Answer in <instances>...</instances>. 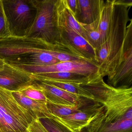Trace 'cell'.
I'll use <instances>...</instances> for the list:
<instances>
[{
	"label": "cell",
	"instance_id": "cb8c5ba5",
	"mask_svg": "<svg viewBox=\"0 0 132 132\" xmlns=\"http://www.w3.org/2000/svg\"><path fill=\"white\" fill-rule=\"evenodd\" d=\"M26 97L42 103H46L47 99L41 90L34 85L28 87L20 92Z\"/></svg>",
	"mask_w": 132,
	"mask_h": 132
},
{
	"label": "cell",
	"instance_id": "f546056e",
	"mask_svg": "<svg viewBox=\"0 0 132 132\" xmlns=\"http://www.w3.org/2000/svg\"><path fill=\"white\" fill-rule=\"evenodd\" d=\"M7 132H14V131H8Z\"/></svg>",
	"mask_w": 132,
	"mask_h": 132
},
{
	"label": "cell",
	"instance_id": "7c38bea8",
	"mask_svg": "<svg viewBox=\"0 0 132 132\" xmlns=\"http://www.w3.org/2000/svg\"><path fill=\"white\" fill-rule=\"evenodd\" d=\"M108 85L116 88H129L132 84V44L124 53L122 62L115 73L108 79Z\"/></svg>",
	"mask_w": 132,
	"mask_h": 132
},
{
	"label": "cell",
	"instance_id": "ba28073f",
	"mask_svg": "<svg viewBox=\"0 0 132 132\" xmlns=\"http://www.w3.org/2000/svg\"><path fill=\"white\" fill-rule=\"evenodd\" d=\"M103 104L93 102L83 107L79 112L62 117H54L76 132H81L96 117L104 111Z\"/></svg>",
	"mask_w": 132,
	"mask_h": 132
},
{
	"label": "cell",
	"instance_id": "9c48e42d",
	"mask_svg": "<svg viewBox=\"0 0 132 132\" xmlns=\"http://www.w3.org/2000/svg\"><path fill=\"white\" fill-rule=\"evenodd\" d=\"M35 81L33 75L7 63L0 70V86L12 92H20L33 85Z\"/></svg>",
	"mask_w": 132,
	"mask_h": 132
},
{
	"label": "cell",
	"instance_id": "ac0fdd59",
	"mask_svg": "<svg viewBox=\"0 0 132 132\" xmlns=\"http://www.w3.org/2000/svg\"><path fill=\"white\" fill-rule=\"evenodd\" d=\"M12 94L17 101L22 106L32 113L37 119L54 118L48 111L46 103L31 99L20 92H13Z\"/></svg>",
	"mask_w": 132,
	"mask_h": 132
},
{
	"label": "cell",
	"instance_id": "30bf717a",
	"mask_svg": "<svg viewBox=\"0 0 132 132\" xmlns=\"http://www.w3.org/2000/svg\"><path fill=\"white\" fill-rule=\"evenodd\" d=\"M34 85L41 90L47 100L56 104L83 106L95 102L39 80L35 79Z\"/></svg>",
	"mask_w": 132,
	"mask_h": 132
},
{
	"label": "cell",
	"instance_id": "7402d4cb",
	"mask_svg": "<svg viewBox=\"0 0 132 132\" xmlns=\"http://www.w3.org/2000/svg\"><path fill=\"white\" fill-rule=\"evenodd\" d=\"M81 24L86 36V41L95 52L98 51L103 44L102 37L97 29L98 24L96 23L90 24Z\"/></svg>",
	"mask_w": 132,
	"mask_h": 132
},
{
	"label": "cell",
	"instance_id": "277c9868",
	"mask_svg": "<svg viewBox=\"0 0 132 132\" xmlns=\"http://www.w3.org/2000/svg\"><path fill=\"white\" fill-rule=\"evenodd\" d=\"M37 119L17 101L12 92L0 86V132H24Z\"/></svg>",
	"mask_w": 132,
	"mask_h": 132
},
{
	"label": "cell",
	"instance_id": "9a60e30c",
	"mask_svg": "<svg viewBox=\"0 0 132 132\" xmlns=\"http://www.w3.org/2000/svg\"><path fill=\"white\" fill-rule=\"evenodd\" d=\"M57 13L59 27L70 28L86 40V36L81 25L76 20L67 5L66 0H57Z\"/></svg>",
	"mask_w": 132,
	"mask_h": 132
},
{
	"label": "cell",
	"instance_id": "8fae6325",
	"mask_svg": "<svg viewBox=\"0 0 132 132\" xmlns=\"http://www.w3.org/2000/svg\"><path fill=\"white\" fill-rule=\"evenodd\" d=\"M59 27L62 42H64L69 45L89 61L96 64L95 51L84 38L70 28L65 27Z\"/></svg>",
	"mask_w": 132,
	"mask_h": 132
},
{
	"label": "cell",
	"instance_id": "d4e9b609",
	"mask_svg": "<svg viewBox=\"0 0 132 132\" xmlns=\"http://www.w3.org/2000/svg\"><path fill=\"white\" fill-rule=\"evenodd\" d=\"M11 37L4 14L2 0H0V40Z\"/></svg>",
	"mask_w": 132,
	"mask_h": 132
},
{
	"label": "cell",
	"instance_id": "6da1fadb",
	"mask_svg": "<svg viewBox=\"0 0 132 132\" xmlns=\"http://www.w3.org/2000/svg\"><path fill=\"white\" fill-rule=\"evenodd\" d=\"M132 6V1L115 0L107 38L95 52V62L103 78L108 76L109 79L113 76L132 44V28H127Z\"/></svg>",
	"mask_w": 132,
	"mask_h": 132
},
{
	"label": "cell",
	"instance_id": "7a4b0ae2",
	"mask_svg": "<svg viewBox=\"0 0 132 132\" xmlns=\"http://www.w3.org/2000/svg\"><path fill=\"white\" fill-rule=\"evenodd\" d=\"M94 97L95 102L104 106L103 114L113 121L132 120V87L116 88L106 83L103 78L81 85Z\"/></svg>",
	"mask_w": 132,
	"mask_h": 132
},
{
	"label": "cell",
	"instance_id": "83f0119b",
	"mask_svg": "<svg viewBox=\"0 0 132 132\" xmlns=\"http://www.w3.org/2000/svg\"><path fill=\"white\" fill-rule=\"evenodd\" d=\"M5 64V62L4 61L0 59V70H1L3 68L4 65Z\"/></svg>",
	"mask_w": 132,
	"mask_h": 132
},
{
	"label": "cell",
	"instance_id": "4316f807",
	"mask_svg": "<svg viewBox=\"0 0 132 132\" xmlns=\"http://www.w3.org/2000/svg\"><path fill=\"white\" fill-rule=\"evenodd\" d=\"M66 3L74 16L75 15L77 7V0H66Z\"/></svg>",
	"mask_w": 132,
	"mask_h": 132
},
{
	"label": "cell",
	"instance_id": "f1b7e54d",
	"mask_svg": "<svg viewBox=\"0 0 132 132\" xmlns=\"http://www.w3.org/2000/svg\"><path fill=\"white\" fill-rule=\"evenodd\" d=\"M24 132H30L29 131H28V129H27V130H26V131H25Z\"/></svg>",
	"mask_w": 132,
	"mask_h": 132
},
{
	"label": "cell",
	"instance_id": "5bb4252c",
	"mask_svg": "<svg viewBox=\"0 0 132 132\" xmlns=\"http://www.w3.org/2000/svg\"><path fill=\"white\" fill-rule=\"evenodd\" d=\"M103 113L86 127L87 132H132V120L113 121L106 118Z\"/></svg>",
	"mask_w": 132,
	"mask_h": 132
},
{
	"label": "cell",
	"instance_id": "603a6c76",
	"mask_svg": "<svg viewBox=\"0 0 132 132\" xmlns=\"http://www.w3.org/2000/svg\"><path fill=\"white\" fill-rule=\"evenodd\" d=\"M38 119L48 132H76L54 117H47Z\"/></svg>",
	"mask_w": 132,
	"mask_h": 132
},
{
	"label": "cell",
	"instance_id": "44dd1931",
	"mask_svg": "<svg viewBox=\"0 0 132 132\" xmlns=\"http://www.w3.org/2000/svg\"><path fill=\"white\" fill-rule=\"evenodd\" d=\"M46 105L49 112L54 117L68 116L79 112L85 106L56 104L48 100H47Z\"/></svg>",
	"mask_w": 132,
	"mask_h": 132
},
{
	"label": "cell",
	"instance_id": "d6986e66",
	"mask_svg": "<svg viewBox=\"0 0 132 132\" xmlns=\"http://www.w3.org/2000/svg\"><path fill=\"white\" fill-rule=\"evenodd\" d=\"M114 1L115 0H107L104 1L100 17L98 21L97 29L102 37L103 44L105 41L108 36Z\"/></svg>",
	"mask_w": 132,
	"mask_h": 132
},
{
	"label": "cell",
	"instance_id": "e0dca14e",
	"mask_svg": "<svg viewBox=\"0 0 132 132\" xmlns=\"http://www.w3.org/2000/svg\"><path fill=\"white\" fill-rule=\"evenodd\" d=\"M36 80L52 81L59 82L84 85L91 81L86 76L75 73L68 72H53L31 74Z\"/></svg>",
	"mask_w": 132,
	"mask_h": 132
},
{
	"label": "cell",
	"instance_id": "ffe728a7",
	"mask_svg": "<svg viewBox=\"0 0 132 132\" xmlns=\"http://www.w3.org/2000/svg\"><path fill=\"white\" fill-rule=\"evenodd\" d=\"M49 85L55 86L68 92L75 94L83 98L94 101V97L87 89L81 85L52 81H40Z\"/></svg>",
	"mask_w": 132,
	"mask_h": 132
},
{
	"label": "cell",
	"instance_id": "2e32d148",
	"mask_svg": "<svg viewBox=\"0 0 132 132\" xmlns=\"http://www.w3.org/2000/svg\"><path fill=\"white\" fill-rule=\"evenodd\" d=\"M5 62L11 65L44 66L55 64L60 62L48 52H41L25 55L14 61Z\"/></svg>",
	"mask_w": 132,
	"mask_h": 132
},
{
	"label": "cell",
	"instance_id": "4fadbf2b",
	"mask_svg": "<svg viewBox=\"0 0 132 132\" xmlns=\"http://www.w3.org/2000/svg\"><path fill=\"white\" fill-rule=\"evenodd\" d=\"M103 0H77L76 20L81 24H90L100 19Z\"/></svg>",
	"mask_w": 132,
	"mask_h": 132
},
{
	"label": "cell",
	"instance_id": "5b68a950",
	"mask_svg": "<svg viewBox=\"0 0 132 132\" xmlns=\"http://www.w3.org/2000/svg\"><path fill=\"white\" fill-rule=\"evenodd\" d=\"M11 37H27L36 19L33 0H2Z\"/></svg>",
	"mask_w": 132,
	"mask_h": 132
},
{
	"label": "cell",
	"instance_id": "8992f818",
	"mask_svg": "<svg viewBox=\"0 0 132 132\" xmlns=\"http://www.w3.org/2000/svg\"><path fill=\"white\" fill-rule=\"evenodd\" d=\"M53 47L42 41L28 37H10L0 40V59L12 61L23 55L47 52Z\"/></svg>",
	"mask_w": 132,
	"mask_h": 132
},
{
	"label": "cell",
	"instance_id": "3957f363",
	"mask_svg": "<svg viewBox=\"0 0 132 132\" xmlns=\"http://www.w3.org/2000/svg\"><path fill=\"white\" fill-rule=\"evenodd\" d=\"M36 19L27 37L42 41L54 49H71L62 44L58 24L57 0H33Z\"/></svg>",
	"mask_w": 132,
	"mask_h": 132
},
{
	"label": "cell",
	"instance_id": "52a82bcc",
	"mask_svg": "<svg viewBox=\"0 0 132 132\" xmlns=\"http://www.w3.org/2000/svg\"><path fill=\"white\" fill-rule=\"evenodd\" d=\"M12 66L30 74L71 72L86 76L90 79L91 81L102 77L100 73L99 67L96 63L85 60L59 62L55 64L44 66Z\"/></svg>",
	"mask_w": 132,
	"mask_h": 132
},
{
	"label": "cell",
	"instance_id": "484cf974",
	"mask_svg": "<svg viewBox=\"0 0 132 132\" xmlns=\"http://www.w3.org/2000/svg\"><path fill=\"white\" fill-rule=\"evenodd\" d=\"M27 129L30 132H48L38 119L34 121L29 126Z\"/></svg>",
	"mask_w": 132,
	"mask_h": 132
}]
</instances>
